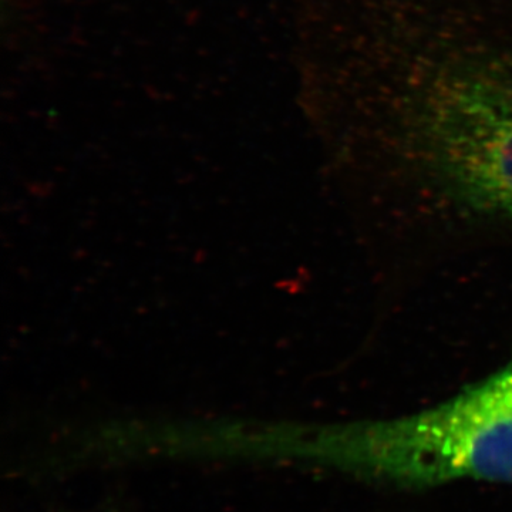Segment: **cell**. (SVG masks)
<instances>
[{"mask_svg":"<svg viewBox=\"0 0 512 512\" xmlns=\"http://www.w3.org/2000/svg\"><path fill=\"white\" fill-rule=\"evenodd\" d=\"M353 110L470 210L512 218L511 19L404 26L357 77Z\"/></svg>","mask_w":512,"mask_h":512,"instance_id":"1","label":"cell"},{"mask_svg":"<svg viewBox=\"0 0 512 512\" xmlns=\"http://www.w3.org/2000/svg\"><path fill=\"white\" fill-rule=\"evenodd\" d=\"M229 456L238 464L316 467L406 487L512 484V390L490 377L450 402L399 419L239 421Z\"/></svg>","mask_w":512,"mask_h":512,"instance_id":"2","label":"cell"},{"mask_svg":"<svg viewBox=\"0 0 512 512\" xmlns=\"http://www.w3.org/2000/svg\"><path fill=\"white\" fill-rule=\"evenodd\" d=\"M495 376H497V379L500 380L501 383L512 389V365L508 366L507 369H504L503 372H500Z\"/></svg>","mask_w":512,"mask_h":512,"instance_id":"3","label":"cell"}]
</instances>
